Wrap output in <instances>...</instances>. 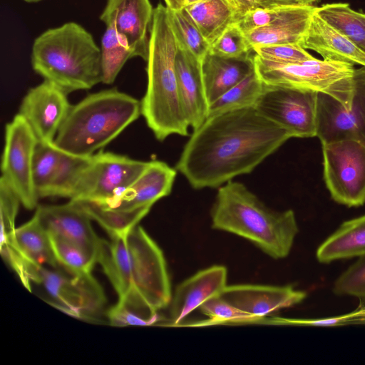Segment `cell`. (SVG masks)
Wrapping results in <instances>:
<instances>
[{"label":"cell","instance_id":"4316f807","mask_svg":"<svg viewBox=\"0 0 365 365\" xmlns=\"http://www.w3.org/2000/svg\"><path fill=\"white\" fill-rule=\"evenodd\" d=\"M315 13L365 53V14L348 4L334 3L315 7Z\"/></svg>","mask_w":365,"mask_h":365},{"label":"cell","instance_id":"44dd1931","mask_svg":"<svg viewBox=\"0 0 365 365\" xmlns=\"http://www.w3.org/2000/svg\"><path fill=\"white\" fill-rule=\"evenodd\" d=\"M300 46L306 50L309 49L318 53L324 60L365 67V53L329 25L315 11Z\"/></svg>","mask_w":365,"mask_h":365},{"label":"cell","instance_id":"8d00e7d4","mask_svg":"<svg viewBox=\"0 0 365 365\" xmlns=\"http://www.w3.org/2000/svg\"><path fill=\"white\" fill-rule=\"evenodd\" d=\"M209 52L225 58H247L255 53L246 34L236 23L230 25L210 46Z\"/></svg>","mask_w":365,"mask_h":365},{"label":"cell","instance_id":"ba28073f","mask_svg":"<svg viewBox=\"0 0 365 365\" xmlns=\"http://www.w3.org/2000/svg\"><path fill=\"white\" fill-rule=\"evenodd\" d=\"M148 162L111 152L92 155L80 173L70 200L111 206L141 174Z\"/></svg>","mask_w":365,"mask_h":365},{"label":"cell","instance_id":"c3c4849f","mask_svg":"<svg viewBox=\"0 0 365 365\" xmlns=\"http://www.w3.org/2000/svg\"><path fill=\"white\" fill-rule=\"evenodd\" d=\"M23 1L29 2V3H33V2H38L41 0H23Z\"/></svg>","mask_w":365,"mask_h":365},{"label":"cell","instance_id":"8fae6325","mask_svg":"<svg viewBox=\"0 0 365 365\" xmlns=\"http://www.w3.org/2000/svg\"><path fill=\"white\" fill-rule=\"evenodd\" d=\"M38 138L25 120L17 113L5 126L1 158V178L28 210L38 206V197L32 176L34 155Z\"/></svg>","mask_w":365,"mask_h":365},{"label":"cell","instance_id":"1f68e13d","mask_svg":"<svg viewBox=\"0 0 365 365\" xmlns=\"http://www.w3.org/2000/svg\"><path fill=\"white\" fill-rule=\"evenodd\" d=\"M168 14L179 48L202 63L209 52L210 45L193 19L184 7L178 10L168 8Z\"/></svg>","mask_w":365,"mask_h":365},{"label":"cell","instance_id":"4dcf8cb0","mask_svg":"<svg viewBox=\"0 0 365 365\" xmlns=\"http://www.w3.org/2000/svg\"><path fill=\"white\" fill-rule=\"evenodd\" d=\"M61 150L53 142L36 144L32 168L33 182L38 198L48 197L58 171Z\"/></svg>","mask_w":365,"mask_h":365},{"label":"cell","instance_id":"d590c367","mask_svg":"<svg viewBox=\"0 0 365 365\" xmlns=\"http://www.w3.org/2000/svg\"><path fill=\"white\" fill-rule=\"evenodd\" d=\"M91 156L76 155L61 150L60 163L50 197L70 199L78 178L88 164Z\"/></svg>","mask_w":365,"mask_h":365},{"label":"cell","instance_id":"681fc988","mask_svg":"<svg viewBox=\"0 0 365 365\" xmlns=\"http://www.w3.org/2000/svg\"><path fill=\"white\" fill-rule=\"evenodd\" d=\"M185 1V0H184Z\"/></svg>","mask_w":365,"mask_h":365},{"label":"cell","instance_id":"f546056e","mask_svg":"<svg viewBox=\"0 0 365 365\" xmlns=\"http://www.w3.org/2000/svg\"><path fill=\"white\" fill-rule=\"evenodd\" d=\"M113 326H150L160 320L158 312L151 308L135 287L108 310Z\"/></svg>","mask_w":365,"mask_h":365},{"label":"cell","instance_id":"f35d334b","mask_svg":"<svg viewBox=\"0 0 365 365\" xmlns=\"http://www.w3.org/2000/svg\"><path fill=\"white\" fill-rule=\"evenodd\" d=\"M333 291L339 296L365 299V255L344 271L336 280Z\"/></svg>","mask_w":365,"mask_h":365},{"label":"cell","instance_id":"f1b7e54d","mask_svg":"<svg viewBox=\"0 0 365 365\" xmlns=\"http://www.w3.org/2000/svg\"><path fill=\"white\" fill-rule=\"evenodd\" d=\"M102 83L111 84L127 61L140 52L112 26H107L101 39Z\"/></svg>","mask_w":365,"mask_h":365},{"label":"cell","instance_id":"7bdbcfd3","mask_svg":"<svg viewBox=\"0 0 365 365\" xmlns=\"http://www.w3.org/2000/svg\"><path fill=\"white\" fill-rule=\"evenodd\" d=\"M226 1L234 11L237 21L250 10L258 7L257 0H226Z\"/></svg>","mask_w":365,"mask_h":365},{"label":"cell","instance_id":"7dc6e473","mask_svg":"<svg viewBox=\"0 0 365 365\" xmlns=\"http://www.w3.org/2000/svg\"><path fill=\"white\" fill-rule=\"evenodd\" d=\"M302 4H310L317 0H300Z\"/></svg>","mask_w":365,"mask_h":365},{"label":"cell","instance_id":"484cf974","mask_svg":"<svg viewBox=\"0 0 365 365\" xmlns=\"http://www.w3.org/2000/svg\"><path fill=\"white\" fill-rule=\"evenodd\" d=\"M184 8L210 45L237 21L226 0H201Z\"/></svg>","mask_w":365,"mask_h":365},{"label":"cell","instance_id":"8992f818","mask_svg":"<svg viewBox=\"0 0 365 365\" xmlns=\"http://www.w3.org/2000/svg\"><path fill=\"white\" fill-rule=\"evenodd\" d=\"M255 69L266 84L324 93L350 107L354 96V65L317 58L279 63L253 56Z\"/></svg>","mask_w":365,"mask_h":365},{"label":"cell","instance_id":"5b68a950","mask_svg":"<svg viewBox=\"0 0 365 365\" xmlns=\"http://www.w3.org/2000/svg\"><path fill=\"white\" fill-rule=\"evenodd\" d=\"M140 114V101L116 88L90 94L71 105L54 143L66 153L91 156L117 138Z\"/></svg>","mask_w":365,"mask_h":365},{"label":"cell","instance_id":"9a60e30c","mask_svg":"<svg viewBox=\"0 0 365 365\" xmlns=\"http://www.w3.org/2000/svg\"><path fill=\"white\" fill-rule=\"evenodd\" d=\"M220 297L252 317L255 323H262L266 317L300 303L307 294L291 285L240 284L227 285Z\"/></svg>","mask_w":365,"mask_h":365},{"label":"cell","instance_id":"e575fe53","mask_svg":"<svg viewBox=\"0 0 365 365\" xmlns=\"http://www.w3.org/2000/svg\"><path fill=\"white\" fill-rule=\"evenodd\" d=\"M312 16L259 28L245 34L252 48L255 46L274 44L300 45Z\"/></svg>","mask_w":365,"mask_h":365},{"label":"cell","instance_id":"ac0fdd59","mask_svg":"<svg viewBox=\"0 0 365 365\" xmlns=\"http://www.w3.org/2000/svg\"><path fill=\"white\" fill-rule=\"evenodd\" d=\"M227 268L217 264L198 271L179 284L169 304L172 324H180L205 301L220 295L227 286Z\"/></svg>","mask_w":365,"mask_h":365},{"label":"cell","instance_id":"30bf717a","mask_svg":"<svg viewBox=\"0 0 365 365\" xmlns=\"http://www.w3.org/2000/svg\"><path fill=\"white\" fill-rule=\"evenodd\" d=\"M324 179L338 203L359 206L365 202V143L342 140L322 143Z\"/></svg>","mask_w":365,"mask_h":365},{"label":"cell","instance_id":"f6af8a7d","mask_svg":"<svg viewBox=\"0 0 365 365\" xmlns=\"http://www.w3.org/2000/svg\"><path fill=\"white\" fill-rule=\"evenodd\" d=\"M166 6L173 10L180 9L184 7V0H164Z\"/></svg>","mask_w":365,"mask_h":365},{"label":"cell","instance_id":"ffe728a7","mask_svg":"<svg viewBox=\"0 0 365 365\" xmlns=\"http://www.w3.org/2000/svg\"><path fill=\"white\" fill-rule=\"evenodd\" d=\"M175 69L181 107L189 126L194 130L206 120L209 108L201 62L179 48Z\"/></svg>","mask_w":365,"mask_h":365},{"label":"cell","instance_id":"7a4b0ae2","mask_svg":"<svg viewBox=\"0 0 365 365\" xmlns=\"http://www.w3.org/2000/svg\"><path fill=\"white\" fill-rule=\"evenodd\" d=\"M210 217L213 229L243 237L274 259L289 255L299 232L293 210H273L232 180L219 187Z\"/></svg>","mask_w":365,"mask_h":365},{"label":"cell","instance_id":"836d02e7","mask_svg":"<svg viewBox=\"0 0 365 365\" xmlns=\"http://www.w3.org/2000/svg\"><path fill=\"white\" fill-rule=\"evenodd\" d=\"M55 257L61 267L73 275L90 274L97 261V252L60 236L48 234Z\"/></svg>","mask_w":365,"mask_h":365},{"label":"cell","instance_id":"d4e9b609","mask_svg":"<svg viewBox=\"0 0 365 365\" xmlns=\"http://www.w3.org/2000/svg\"><path fill=\"white\" fill-rule=\"evenodd\" d=\"M97 261L116 292L122 298L133 288L126 237L115 236L108 241L101 239Z\"/></svg>","mask_w":365,"mask_h":365},{"label":"cell","instance_id":"e0dca14e","mask_svg":"<svg viewBox=\"0 0 365 365\" xmlns=\"http://www.w3.org/2000/svg\"><path fill=\"white\" fill-rule=\"evenodd\" d=\"M35 213L48 234L60 236L98 252L101 241L91 217L76 201L63 205H38Z\"/></svg>","mask_w":365,"mask_h":365},{"label":"cell","instance_id":"277c9868","mask_svg":"<svg viewBox=\"0 0 365 365\" xmlns=\"http://www.w3.org/2000/svg\"><path fill=\"white\" fill-rule=\"evenodd\" d=\"M31 65L44 80L67 93L102 82L101 51L92 35L75 22L38 36L32 46Z\"/></svg>","mask_w":365,"mask_h":365},{"label":"cell","instance_id":"b9f144b4","mask_svg":"<svg viewBox=\"0 0 365 365\" xmlns=\"http://www.w3.org/2000/svg\"><path fill=\"white\" fill-rule=\"evenodd\" d=\"M361 322H365V309L337 317L319 319H305L274 317L269 320L264 319L263 323L312 327H334Z\"/></svg>","mask_w":365,"mask_h":365},{"label":"cell","instance_id":"6da1fadb","mask_svg":"<svg viewBox=\"0 0 365 365\" xmlns=\"http://www.w3.org/2000/svg\"><path fill=\"white\" fill-rule=\"evenodd\" d=\"M290 138L254 106L220 113L193 130L175 169L195 189L219 187L251 173Z\"/></svg>","mask_w":365,"mask_h":365},{"label":"cell","instance_id":"4fadbf2b","mask_svg":"<svg viewBox=\"0 0 365 365\" xmlns=\"http://www.w3.org/2000/svg\"><path fill=\"white\" fill-rule=\"evenodd\" d=\"M354 96L350 107L324 93L317 94V136L322 143L342 140L365 143V67L356 68Z\"/></svg>","mask_w":365,"mask_h":365},{"label":"cell","instance_id":"7c38bea8","mask_svg":"<svg viewBox=\"0 0 365 365\" xmlns=\"http://www.w3.org/2000/svg\"><path fill=\"white\" fill-rule=\"evenodd\" d=\"M316 91L264 85L254 107L264 117L288 130L292 138L317 136Z\"/></svg>","mask_w":365,"mask_h":365},{"label":"cell","instance_id":"52a82bcc","mask_svg":"<svg viewBox=\"0 0 365 365\" xmlns=\"http://www.w3.org/2000/svg\"><path fill=\"white\" fill-rule=\"evenodd\" d=\"M14 269L24 287L41 285L53 301L51 304L75 317L96 319L103 312L106 297L103 288L91 273L67 275L34 262L23 256L16 260Z\"/></svg>","mask_w":365,"mask_h":365},{"label":"cell","instance_id":"83f0119b","mask_svg":"<svg viewBox=\"0 0 365 365\" xmlns=\"http://www.w3.org/2000/svg\"><path fill=\"white\" fill-rule=\"evenodd\" d=\"M74 201V200H73ZM109 235L126 237L128 232L150 212L151 207L123 210L108 207L92 201H76Z\"/></svg>","mask_w":365,"mask_h":365},{"label":"cell","instance_id":"603a6c76","mask_svg":"<svg viewBox=\"0 0 365 365\" xmlns=\"http://www.w3.org/2000/svg\"><path fill=\"white\" fill-rule=\"evenodd\" d=\"M6 245L34 262L51 268L59 267L48 235L36 213L28 222L16 227L1 247Z\"/></svg>","mask_w":365,"mask_h":365},{"label":"cell","instance_id":"ee69618b","mask_svg":"<svg viewBox=\"0 0 365 365\" xmlns=\"http://www.w3.org/2000/svg\"><path fill=\"white\" fill-rule=\"evenodd\" d=\"M298 4H302L300 0H257L258 7L266 9Z\"/></svg>","mask_w":365,"mask_h":365},{"label":"cell","instance_id":"3957f363","mask_svg":"<svg viewBox=\"0 0 365 365\" xmlns=\"http://www.w3.org/2000/svg\"><path fill=\"white\" fill-rule=\"evenodd\" d=\"M179 47L170 24L168 8L154 9L146 66L147 88L140 101L141 114L160 141L169 135H187L178 86L175 58Z\"/></svg>","mask_w":365,"mask_h":365},{"label":"cell","instance_id":"d6986e66","mask_svg":"<svg viewBox=\"0 0 365 365\" xmlns=\"http://www.w3.org/2000/svg\"><path fill=\"white\" fill-rule=\"evenodd\" d=\"M176 175L177 170L165 162L148 161L141 174L108 207L123 210L152 207L170 194Z\"/></svg>","mask_w":365,"mask_h":365},{"label":"cell","instance_id":"bcb514c9","mask_svg":"<svg viewBox=\"0 0 365 365\" xmlns=\"http://www.w3.org/2000/svg\"><path fill=\"white\" fill-rule=\"evenodd\" d=\"M199 1H201V0H185L184 1V6L190 5V4H194V3L197 2Z\"/></svg>","mask_w":365,"mask_h":365},{"label":"cell","instance_id":"cb8c5ba5","mask_svg":"<svg viewBox=\"0 0 365 365\" xmlns=\"http://www.w3.org/2000/svg\"><path fill=\"white\" fill-rule=\"evenodd\" d=\"M365 255V215L347 220L327 237L317 250L319 262L334 260Z\"/></svg>","mask_w":365,"mask_h":365},{"label":"cell","instance_id":"9c48e42d","mask_svg":"<svg viewBox=\"0 0 365 365\" xmlns=\"http://www.w3.org/2000/svg\"><path fill=\"white\" fill-rule=\"evenodd\" d=\"M126 245L135 289L154 310L169 306L173 292L160 247L138 225L127 235Z\"/></svg>","mask_w":365,"mask_h":365},{"label":"cell","instance_id":"60d3db41","mask_svg":"<svg viewBox=\"0 0 365 365\" xmlns=\"http://www.w3.org/2000/svg\"><path fill=\"white\" fill-rule=\"evenodd\" d=\"M21 201L5 181L0 178V215H1V245L6 242L9 234L15 227V220L18 213Z\"/></svg>","mask_w":365,"mask_h":365},{"label":"cell","instance_id":"74e56055","mask_svg":"<svg viewBox=\"0 0 365 365\" xmlns=\"http://www.w3.org/2000/svg\"><path fill=\"white\" fill-rule=\"evenodd\" d=\"M200 310L210 318L206 324H219L225 323L252 324L255 319L244 312L230 304L217 295L205 301Z\"/></svg>","mask_w":365,"mask_h":365},{"label":"cell","instance_id":"2e32d148","mask_svg":"<svg viewBox=\"0 0 365 365\" xmlns=\"http://www.w3.org/2000/svg\"><path fill=\"white\" fill-rule=\"evenodd\" d=\"M154 9L150 0H108L100 16L113 27L146 61Z\"/></svg>","mask_w":365,"mask_h":365},{"label":"cell","instance_id":"5bb4252c","mask_svg":"<svg viewBox=\"0 0 365 365\" xmlns=\"http://www.w3.org/2000/svg\"><path fill=\"white\" fill-rule=\"evenodd\" d=\"M68 93L44 80L28 91L19 113L27 121L39 141L53 142L71 105Z\"/></svg>","mask_w":365,"mask_h":365},{"label":"cell","instance_id":"ab89813d","mask_svg":"<svg viewBox=\"0 0 365 365\" xmlns=\"http://www.w3.org/2000/svg\"><path fill=\"white\" fill-rule=\"evenodd\" d=\"M255 53L263 59L279 63H296L314 59L299 44H274L253 47Z\"/></svg>","mask_w":365,"mask_h":365},{"label":"cell","instance_id":"7402d4cb","mask_svg":"<svg viewBox=\"0 0 365 365\" xmlns=\"http://www.w3.org/2000/svg\"><path fill=\"white\" fill-rule=\"evenodd\" d=\"M254 54L247 58H231L207 53L201 68L209 105L255 70Z\"/></svg>","mask_w":365,"mask_h":365},{"label":"cell","instance_id":"d6a6232c","mask_svg":"<svg viewBox=\"0 0 365 365\" xmlns=\"http://www.w3.org/2000/svg\"><path fill=\"white\" fill-rule=\"evenodd\" d=\"M264 85L255 69L209 105L207 117L228 110L253 106L262 93Z\"/></svg>","mask_w":365,"mask_h":365}]
</instances>
